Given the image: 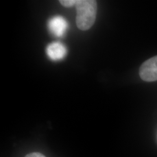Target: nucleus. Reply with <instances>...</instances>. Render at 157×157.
Masks as SVG:
<instances>
[{
	"label": "nucleus",
	"mask_w": 157,
	"mask_h": 157,
	"mask_svg": "<svg viewBox=\"0 0 157 157\" xmlns=\"http://www.w3.org/2000/svg\"><path fill=\"white\" fill-rule=\"evenodd\" d=\"M77 26L81 30H87L95 22L97 10V1L78 0L76 4Z\"/></svg>",
	"instance_id": "nucleus-1"
},
{
	"label": "nucleus",
	"mask_w": 157,
	"mask_h": 157,
	"mask_svg": "<svg viewBox=\"0 0 157 157\" xmlns=\"http://www.w3.org/2000/svg\"><path fill=\"white\" fill-rule=\"evenodd\" d=\"M139 75L141 79L146 82L157 81V56L150 58L141 65Z\"/></svg>",
	"instance_id": "nucleus-2"
},
{
	"label": "nucleus",
	"mask_w": 157,
	"mask_h": 157,
	"mask_svg": "<svg viewBox=\"0 0 157 157\" xmlns=\"http://www.w3.org/2000/svg\"><path fill=\"white\" fill-rule=\"evenodd\" d=\"M67 21L62 17L56 16L51 18L48 22V28L51 33L56 37H62L67 30Z\"/></svg>",
	"instance_id": "nucleus-3"
},
{
	"label": "nucleus",
	"mask_w": 157,
	"mask_h": 157,
	"mask_svg": "<svg viewBox=\"0 0 157 157\" xmlns=\"http://www.w3.org/2000/svg\"><path fill=\"white\" fill-rule=\"evenodd\" d=\"M47 54L51 59L59 61L66 56L67 50L66 47L59 42L50 44L46 49Z\"/></svg>",
	"instance_id": "nucleus-4"
},
{
	"label": "nucleus",
	"mask_w": 157,
	"mask_h": 157,
	"mask_svg": "<svg viewBox=\"0 0 157 157\" xmlns=\"http://www.w3.org/2000/svg\"><path fill=\"white\" fill-rule=\"evenodd\" d=\"M78 0H61L59 1L60 4L64 7L70 8L76 6Z\"/></svg>",
	"instance_id": "nucleus-5"
},
{
	"label": "nucleus",
	"mask_w": 157,
	"mask_h": 157,
	"mask_svg": "<svg viewBox=\"0 0 157 157\" xmlns=\"http://www.w3.org/2000/svg\"><path fill=\"white\" fill-rule=\"evenodd\" d=\"M25 157H45L44 155L39 152H32L26 155Z\"/></svg>",
	"instance_id": "nucleus-6"
}]
</instances>
